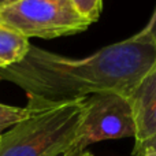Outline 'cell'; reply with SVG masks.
Here are the masks:
<instances>
[{"mask_svg":"<svg viewBox=\"0 0 156 156\" xmlns=\"http://www.w3.org/2000/svg\"><path fill=\"white\" fill-rule=\"evenodd\" d=\"M155 67L156 44L132 36L81 59L30 45L21 62L0 70V81L21 88L26 107L40 111L105 92L130 96Z\"/></svg>","mask_w":156,"mask_h":156,"instance_id":"cell-1","label":"cell"},{"mask_svg":"<svg viewBox=\"0 0 156 156\" xmlns=\"http://www.w3.org/2000/svg\"><path fill=\"white\" fill-rule=\"evenodd\" d=\"M86 99L34 111L0 134V156H62L74 148Z\"/></svg>","mask_w":156,"mask_h":156,"instance_id":"cell-2","label":"cell"},{"mask_svg":"<svg viewBox=\"0 0 156 156\" xmlns=\"http://www.w3.org/2000/svg\"><path fill=\"white\" fill-rule=\"evenodd\" d=\"M0 25L26 38H55L90 26L70 0H18L0 8Z\"/></svg>","mask_w":156,"mask_h":156,"instance_id":"cell-3","label":"cell"},{"mask_svg":"<svg viewBox=\"0 0 156 156\" xmlns=\"http://www.w3.org/2000/svg\"><path fill=\"white\" fill-rule=\"evenodd\" d=\"M127 137H136L130 96L105 92L86 97V114L74 148L86 149L94 143Z\"/></svg>","mask_w":156,"mask_h":156,"instance_id":"cell-4","label":"cell"},{"mask_svg":"<svg viewBox=\"0 0 156 156\" xmlns=\"http://www.w3.org/2000/svg\"><path fill=\"white\" fill-rule=\"evenodd\" d=\"M136 121L134 144L156 134V67L138 82L130 94Z\"/></svg>","mask_w":156,"mask_h":156,"instance_id":"cell-5","label":"cell"},{"mask_svg":"<svg viewBox=\"0 0 156 156\" xmlns=\"http://www.w3.org/2000/svg\"><path fill=\"white\" fill-rule=\"evenodd\" d=\"M30 45L29 38L25 36L0 26V70L21 62L29 52Z\"/></svg>","mask_w":156,"mask_h":156,"instance_id":"cell-6","label":"cell"},{"mask_svg":"<svg viewBox=\"0 0 156 156\" xmlns=\"http://www.w3.org/2000/svg\"><path fill=\"white\" fill-rule=\"evenodd\" d=\"M32 112L33 110L29 107H15L0 103V134L5 129H11L21 121L26 119Z\"/></svg>","mask_w":156,"mask_h":156,"instance_id":"cell-7","label":"cell"},{"mask_svg":"<svg viewBox=\"0 0 156 156\" xmlns=\"http://www.w3.org/2000/svg\"><path fill=\"white\" fill-rule=\"evenodd\" d=\"M74 8L78 11L81 16L92 22H96L101 14L103 0H70Z\"/></svg>","mask_w":156,"mask_h":156,"instance_id":"cell-8","label":"cell"},{"mask_svg":"<svg viewBox=\"0 0 156 156\" xmlns=\"http://www.w3.org/2000/svg\"><path fill=\"white\" fill-rule=\"evenodd\" d=\"M137 40H143V41H148V43H154L156 44V5L155 10L152 12L151 18H149L148 23L137 33V34L133 36Z\"/></svg>","mask_w":156,"mask_h":156,"instance_id":"cell-9","label":"cell"},{"mask_svg":"<svg viewBox=\"0 0 156 156\" xmlns=\"http://www.w3.org/2000/svg\"><path fill=\"white\" fill-rule=\"evenodd\" d=\"M148 151L156 152V134H154L149 138H147L145 141H141V143H138V144H134L132 154H133V156H143Z\"/></svg>","mask_w":156,"mask_h":156,"instance_id":"cell-10","label":"cell"},{"mask_svg":"<svg viewBox=\"0 0 156 156\" xmlns=\"http://www.w3.org/2000/svg\"><path fill=\"white\" fill-rule=\"evenodd\" d=\"M62 156H93V154H90L86 149H78V148H71L70 151H67L66 154H63Z\"/></svg>","mask_w":156,"mask_h":156,"instance_id":"cell-11","label":"cell"},{"mask_svg":"<svg viewBox=\"0 0 156 156\" xmlns=\"http://www.w3.org/2000/svg\"><path fill=\"white\" fill-rule=\"evenodd\" d=\"M15 2H18V0H0V8L5 7V5H10Z\"/></svg>","mask_w":156,"mask_h":156,"instance_id":"cell-12","label":"cell"},{"mask_svg":"<svg viewBox=\"0 0 156 156\" xmlns=\"http://www.w3.org/2000/svg\"><path fill=\"white\" fill-rule=\"evenodd\" d=\"M143 156H156V152H154V151H148V152H145Z\"/></svg>","mask_w":156,"mask_h":156,"instance_id":"cell-13","label":"cell"},{"mask_svg":"<svg viewBox=\"0 0 156 156\" xmlns=\"http://www.w3.org/2000/svg\"><path fill=\"white\" fill-rule=\"evenodd\" d=\"M0 26H2V25H0Z\"/></svg>","mask_w":156,"mask_h":156,"instance_id":"cell-14","label":"cell"}]
</instances>
